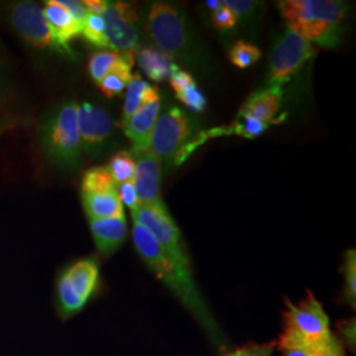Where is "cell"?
<instances>
[{
    "label": "cell",
    "mask_w": 356,
    "mask_h": 356,
    "mask_svg": "<svg viewBox=\"0 0 356 356\" xmlns=\"http://www.w3.org/2000/svg\"><path fill=\"white\" fill-rule=\"evenodd\" d=\"M151 38L170 58L182 57L191 47V28L182 10L166 1H152L147 13Z\"/></svg>",
    "instance_id": "4"
},
{
    "label": "cell",
    "mask_w": 356,
    "mask_h": 356,
    "mask_svg": "<svg viewBox=\"0 0 356 356\" xmlns=\"http://www.w3.org/2000/svg\"><path fill=\"white\" fill-rule=\"evenodd\" d=\"M229 58L231 64L236 67L247 69L260 61L261 51L248 41L238 40L229 49Z\"/></svg>",
    "instance_id": "24"
},
{
    "label": "cell",
    "mask_w": 356,
    "mask_h": 356,
    "mask_svg": "<svg viewBox=\"0 0 356 356\" xmlns=\"http://www.w3.org/2000/svg\"><path fill=\"white\" fill-rule=\"evenodd\" d=\"M160 101V90L141 78L140 74H134L127 86L126 101L123 106V120L139 111L148 103Z\"/></svg>",
    "instance_id": "19"
},
{
    "label": "cell",
    "mask_w": 356,
    "mask_h": 356,
    "mask_svg": "<svg viewBox=\"0 0 356 356\" xmlns=\"http://www.w3.org/2000/svg\"><path fill=\"white\" fill-rule=\"evenodd\" d=\"M211 19H213V24L218 31H229L238 23V17L223 4V1H222V6L213 13Z\"/></svg>",
    "instance_id": "32"
},
{
    "label": "cell",
    "mask_w": 356,
    "mask_h": 356,
    "mask_svg": "<svg viewBox=\"0 0 356 356\" xmlns=\"http://www.w3.org/2000/svg\"><path fill=\"white\" fill-rule=\"evenodd\" d=\"M10 19L13 28L29 45L38 49H49L67 54L56 41L42 10L36 3L19 1L13 4Z\"/></svg>",
    "instance_id": "10"
},
{
    "label": "cell",
    "mask_w": 356,
    "mask_h": 356,
    "mask_svg": "<svg viewBox=\"0 0 356 356\" xmlns=\"http://www.w3.org/2000/svg\"><path fill=\"white\" fill-rule=\"evenodd\" d=\"M3 89H4V81H3V74H1V69H0V99L3 97Z\"/></svg>",
    "instance_id": "42"
},
{
    "label": "cell",
    "mask_w": 356,
    "mask_h": 356,
    "mask_svg": "<svg viewBox=\"0 0 356 356\" xmlns=\"http://www.w3.org/2000/svg\"><path fill=\"white\" fill-rule=\"evenodd\" d=\"M176 95H177L178 101L184 103L188 108H191V111H195V113L204 111L207 101H206L202 91L198 89L195 82L189 85L188 88L181 90Z\"/></svg>",
    "instance_id": "31"
},
{
    "label": "cell",
    "mask_w": 356,
    "mask_h": 356,
    "mask_svg": "<svg viewBox=\"0 0 356 356\" xmlns=\"http://www.w3.org/2000/svg\"><path fill=\"white\" fill-rule=\"evenodd\" d=\"M107 168L116 185L131 182L135 176V159L132 153L127 151L115 153Z\"/></svg>",
    "instance_id": "25"
},
{
    "label": "cell",
    "mask_w": 356,
    "mask_h": 356,
    "mask_svg": "<svg viewBox=\"0 0 356 356\" xmlns=\"http://www.w3.org/2000/svg\"><path fill=\"white\" fill-rule=\"evenodd\" d=\"M123 57V53L114 51H98L91 54L89 61V73L97 85Z\"/></svg>",
    "instance_id": "23"
},
{
    "label": "cell",
    "mask_w": 356,
    "mask_h": 356,
    "mask_svg": "<svg viewBox=\"0 0 356 356\" xmlns=\"http://www.w3.org/2000/svg\"><path fill=\"white\" fill-rule=\"evenodd\" d=\"M206 6L214 13L222 6V1H219V0H209V1H206Z\"/></svg>",
    "instance_id": "41"
},
{
    "label": "cell",
    "mask_w": 356,
    "mask_h": 356,
    "mask_svg": "<svg viewBox=\"0 0 356 356\" xmlns=\"http://www.w3.org/2000/svg\"><path fill=\"white\" fill-rule=\"evenodd\" d=\"M314 356H344L342 342H339L335 337H332L327 343L316 350Z\"/></svg>",
    "instance_id": "38"
},
{
    "label": "cell",
    "mask_w": 356,
    "mask_h": 356,
    "mask_svg": "<svg viewBox=\"0 0 356 356\" xmlns=\"http://www.w3.org/2000/svg\"><path fill=\"white\" fill-rule=\"evenodd\" d=\"M223 4L232 11V13L238 17V20L241 17H244L245 15H250L256 8V3L250 1V0H247V1H244V0H226V1H223Z\"/></svg>",
    "instance_id": "37"
},
{
    "label": "cell",
    "mask_w": 356,
    "mask_h": 356,
    "mask_svg": "<svg viewBox=\"0 0 356 356\" xmlns=\"http://www.w3.org/2000/svg\"><path fill=\"white\" fill-rule=\"evenodd\" d=\"M58 298H60V304L66 314H74L76 312H79L83 306L85 301L74 292L72 284L69 279L66 277V275H63L61 279L58 281Z\"/></svg>",
    "instance_id": "28"
},
{
    "label": "cell",
    "mask_w": 356,
    "mask_h": 356,
    "mask_svg": "<svg viewBox=\"0 0 356 356\" xmlns=\"http://www.w3.org/2000/svg\"><path fill=\"white\" fill-rule=\"evenodd\" d=\"M102 17L108 48L135 54L140 44V20L136 8L126 1H107Z\"/></svg>",
    "instance_id": "9"
},
{
    "label": "cell",
    "mask_w": 356,
    "mask_h": 356,
    "mask_svg": "<svg viewBox=\"0 0 356 356\" xmlns=\"http://www.w3.org/2000/svg\"><path fill=\"white\" fill-rule=\"evenodd\" d=\"M160 101L148 103L143 106L139 111L122 122V128L132 143L134 153L149 151L153 128L160 115Z\"/></svg>",
    "instance_id": "14"
},
{
    "label": "cell",
    "mask_w": 356,
    "mask_h": 356,
    "mask_svg": "<svg viewBox=\"0 0 356 356\" xmlns=\"http://www.w3.org/2000/svg\"><path fill=\"white\" fill-rule=\"evenodd\" d=\"M316 53L317 51L312 42L306 41L291 28H286L270 54L268 83L282 86L289 82Z\"/></svg>",
    "instance_id": "8"
},
{
    "label": "cell",
    "mask_w": 356,
    "mask_h": 356,
    "mask_svg": "<svg viewBox=\"0 0 356 356\" xmlns=\"http://www.w3.org/2000/svg\"><path fill=\"white\" fill-rule=\"evenodd\" d=\"M135 63L134 53H123L122 60L115 65L110 70V73L99 82V89L103 94L108 98L120 95L124 90L127 89L131 79H132V66Z\"/></svg>",
    "instance_id": "20"
},
{
    "label": "cell",
    "mask_w": 356,
    "mask_h": 356,
    "mask_svg": "<svg viewBox=\"0 0 356 356\" xmlns=\"http://www.w3.org/2000/svg\"><path fill=\"white\" fill-rule=\"evenodd\" d=\"M116 191H118L119 200H120L123 206H127L131 210H134L139 206V200H138L136 191H135V186H134L132 181L118 185Z\"/></svg>",
    "instance_id": "35"
},
{
    "label": "cell",
    "mask_w": 356,
    "mask_h": 356,
    "mask_svg": "<svg viewBox=\"0 0 356 356\" xmlns=\"http://www.w3.org/2000/svg\"><path fill=\"white\" fill-rule=\"evenodd\" d=\"M83 4L86 7L88 13L102 16L107 1H104V0H86V1H83Z\"/></svg>",
    "instance_id": "39"
},
{
    "label": "cell",
    "mask_w": 356,
    "mask_h": 356,
    "mask_svg": "<svg viewBox=\"0 0 356 356\" xmlns=\"http://www.w3.org/2000/svg\"><path fill=\"white\" fill-rule=\"evenodd\" d=\"M272 124L273 123L260 122L252 118L238 116V119L229 127H226V129H227V135H236L245 139H254L260 136L264 131H267Z\"/></svg>",
    "instance_id": "26"
},
{
    "label": "cell",
    "mask_w": 356,
    "mask_h": 356,
    "mask_svg": "<svg viewBox=\"0 0 356 356\" xmlns=\"http://www.w3.org/2000/svg\"><path fill=\"white\" fill-rule=\"evenodd\" d=\"M284 99V89L279 85H269L266 89L257 90L248 97L243 103L239 114L241 118H252L260 122L267 123H281L286 115L284 114L279 119L275 116L280 110L281 103Z\"/></svg>",
    "instance_id": "13"
},
{
    "label": "cell",
    "mask_w": 356,
    "mask_h": 356,
    "mask_svg": "<svg viewBox=\"0 0 356 356\" xmlns=\"http://www.w3.org/2000/svg\"><path fill=\"white\" fill-rule=\"evenodd\" d=\"M198 127L191 115L176 106L159 115L153 128L149 151L170 169L177 153L195 139Z\"/></svg>",
    "instance_id": "5"
},
{
    "label": "cell",
    "mask_w": 356,
    "mask_h": 356,
    "mask_svg": "<svg viewBox=\"0 0 356 356\" xmlns=\"http://www.w3.org/2000/svg\"><path fill=\"white\" fill-rule=\"evenodd\" d=\"M132 241L143 261L153 273L177 296L181 302L195 316L206 330L214 332L216 322L191 276V268L182 267L170 259L156 239L140 225L134 223Z\"/></svg>",
    "instance_id": "1"
},
{
    "label": "cell",
    "mask_w": 356,
    "mask_h": 356,
    "mask_svg": "<svg viewBox=\"0 0 356 356\" xmlns=\"http://www.w3.org/2000/svg\"><path fill=\"white\" fill-rule=\"evenodd\" d=\"M17 123H19V119L15 118L13 115H4V116H1V118H0V136H1L6 131H8V129L15 127Z\"/></svg>",
    "instance_id": "40"
},
{
    "label": "cell",
    "mask_w": 356,
    "mask_h": 356,
    "mask_svg": "<svg viewBox=\"0 0 356 356\" xmlns=\"http://www.w3.org/2000/svg\"><path fill=\"white\" fill-rule=\"evenodd\" d=\"M89 223L95 245L102 254H113L126 241V216L108 219H89Z\"/></svg>",
    "instance_id": "16"
},
{
    "label": "cell",
    "mask_w": 356,
    "mask_h": 356,
    "mask_svg": "<svg viewBox=\"0 0 356 356\" xmlns=\"http://www.w3.org/2000/svg\"><path fill=\"white\" fill-rule=\"evenodd\" d=\"M277 347L282 356H314L316 350L298 341L288 331H284L277 342Z\"/></svg>",
    "instance_id": "30"
},
{
    "label": "cell",
    "mask_w": 356,
    "mask_h": 356,
    "mask_svg": "<svg viewBox=\"0 0 356 356\" xmlns=\"http://www.w3.org/2000/svg\"><path fill=\"white\" fill-rule=\"evenodd\" d=\"M344 279H346V288H344V297L347 302L353 307L356 304V251L348 250L344 256Z\"/></svg>",
    "instance_id": "29"
},
{
    "label": "cell",
    "mask_w": 356,
    "mask_h": 356,
    "mask_svg": "<svg viewBox=\"0 0 356 356\" xmlns=\"http://www.w3.org/2000/svg\"><path fill=\"white\" fill-rule=\"evenodd\" d=\"M116 188L118 185L107 166L90 168L82 178V193L85 194L116 191Z\"/></svg>",
    "instance_id": "22"
},
{
    "label": "cell",
    "mask_w": 356,
    "mask_h": 356,
    "mask_svg": "<svg viewBox=\"0 0 356 356\" xmlns=\"http://www.w3.org/2000/svg\"><path fill=\"white\" fill-rule=\"evenodd\" d=\"M42 13L58 45L70 57H74V53L69 47V41L82 33V26L76 23L73 16L60 3V0L47 1Z\"/></svg>",
    "instance_id": "15"
},
{
    "label": "cell",
    "mask_w": 356,
    "mask_h": 356,
    "mask_svg": "<svg viewBox=\"0 0 356 356\" xmlns=\"http://www.w3.org/2000/svg\"><path fill=\"white\" fill-rule=\"evenodd\" d=\"M285 305L284 331H288L302 343L317 350L334 337L326 312L310 291H307L306 298L300 304L296 305L291 300L285 298Z\"/></svg>",
    "instance_id": "6"
},
{
    "label": "cell",
    "mask_w": 356,
    "mask_h": 356,
    "mask_svg": "<svg viewBox=\"0 0 356 356\" xmlns=\"http://www.w3.org/2000/svg\"><path fill=\"white\" fill-rule=\"evenodd\" d=\"M132 220L151 232L156 242L170 259L182 267L191 268V260L184 247L182 235L164 202L143 206L131 210Z\"/></svg>",
    "instance_id": "7"
},
{
    "label": "cell",
    "mask_w": 356,
    "mask_h": 356,
    "mask_svg": "<svg viewBox=\"0 0 356 356\" xmlns=\"http://www.w3.org/2000/svg\"><path fill=\"white\" fill-rule=\"evenodd\" d=\"M38 139L45 156L54 165L74 169L82 156L78 132V104L58 103L48 110L38 124Z\"/></svg>",
    "instance_id": "3"
},
{
    "label": "cell",
    "mask_w": 356,
    "mask_h": 356,
    "mask_svg": "<svg viewBox=\"0 0 356 356\" xmlns=\"http://www.w3.org/2000/svg\"><path fill=\"white\" fill-rule=\"evenodd\" d=\"M273 351H275L273 343H251L245 344L241 348L222 356H273Z\"/></svg>",
    "instance_id": "33"
},
{
    "label": "cell",
    "mask_w": 356,
    "mask_h": 356,
    "mask_svg": "<svg viewBox=\"0 0 356 356\" xmlns=\"http://www.w3.org/2000/svg\"><path fill=\"white\" fill-rule=\"evenodd\" d=\"M135 159V176L132 184L135 186L139 204L152 206L160 204V186H161V175H163V163L161 160L151 152L134 153Z\"/></svg>",
    "instance_id": "12"
},
{
    "label": "cell",
    "mask_w": 356,
    "mask_h": 356,
    "mask_svg": "<svg viewBox=\"0 0 356 356\" xmlns=\"http://www.w3.org/2000/svg\"><path fill=\"white\" fill-rule=\"evenodd\" d=\"M60 3L64 6L65 8L69 11V13L73 16L78 24L83 26V23L88 17V10L83 4V1H76V0H60Z\"/></svg>",
    "instance_id": "36"
},
{
    "label": "cell",
    "mask_w": 356,
    "mask_h": 356,
    "mask_svg": "<svg viewBox=\"0 0 356 356\" xmlns=\"http://www.w3.org/2000/svg\"><path fill=\"white\" fill-rule=\"evenodd\" d=\"M82 35L91 45L97 48H108L106 31H104V22L101 15H92V13L88 15L82 26Z\"/></svg>",
    "instance_id": "27"
},
{
    "label": "cell",
    "mask_w": 356,
    "mask_h": 356,
    "mask_svg": "<svg viewBox=\"0 0 356 356\" xmlns=\"http://www.w3.org/2000/svg\"><path fill=\"white\" fill-rule=\"evenodd\" d=\"M65 275L70 281L74 292L85 302H88L90 296L95 291L99 276V268L97 261L92 259L79 260L74 266L69 268Z\"/></svg>",
    "instance_id": "17"
},
{
    "label": "cell",
    "mask_w": 356,
    "mask_h": 356,
    "mask_svg": "<svg viewBox=\"0 0 356 356\" xmlns=\"http://www.w3.org/2000/svg\"><path fill=\"white\" fill-rule=\"evenodd\" d=\"M277 8L288 28L313 45L334 48L341 41L347 7L338 0H284Z\"/></svg>",
    "instance_id": "2"
},
{
    "label": "cell",
    "mask_w": 356,
    "mask_h": 356,
    "mask_svg": "<svg viewBox=\"0 0 356 356\" xmlns=\"http://www.w3.org/2000/svg\"><path fill=\"white\" fill-rule=\"evenodd\" d=\"M138 61L141 70L149 79L154 82H164L169 79L173 63L165 53L152 47H145L138 51Z\"/></svg>",
    "instance_id": "21"
},
{
    "label": "cell",
    "mask_w": 356,
    "mask_h": 356,
    "mask_svg": "<svg viewBox=\"0 0 356 356\" xmlns=\"http://www.w3.org/2000/svg\"><path fill=\"white\" fill-rule=\"evenodd\" d=\"M169 82H170L172 89L175 90V92L177 94L181 90H184L191 83H194L195 81H194V78L189 72H186L184 69H179L177 65L173 64L170 76H169Z\"/></svg>",
    "instance_id": "34"
},
{
    "label": "cell",
    "mask_w": 356,
    "mask_h": 356,
    "mask_svg": "<svg viewBox=\"0 0 356 356\" xmlns=\"http://www.w3.org/2000/svg\"><path fill=\"white\" fill-rule=\"evenodd\" d=\"M82 204L89 219H108L124 216L123 204L118 191L85 194L82 193Z\"/></svg>",
    "instance_id": "18"
},
{
    "label": "cell",
    "mask_w": 356,
    "mask_h": 356,
    "mask_svg": "<svg viewBox=\"0 0 356 356\" xmlns=\"http://www.w3.org/2000/svg\"><path fill=\"white\" fill-rule=\"evenodd\" d=\"M78 132L82 149L95 156L113 132V120L101 107L83 102L78 106Z\"/></svg>",
    "instance_id": "11"
}]
</instances>
